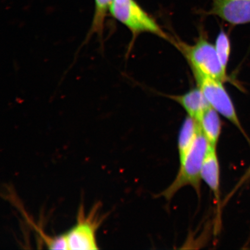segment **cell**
Here are the masks:
<instances>
[{
	"instance_id": "cell-10",
	"label": "cell",
	"mask_w": 250,
	"mask_h": 250,
	"mask_svg": "<svg viewBox=\"0 0 250 250\" xmlns=\"http://www.w3.org/2000/svg\"><path fill=\"white\" fill-rule=\"evenodd\" d=\"M200 131L201 127L198 122L187 116L181 127L178 137L177 148L180 162L185 158L190 151Z\"/></svg>"
},
{
	"instance_id": "cell-8",
	"label": "cell",
	"mask_w": 250,
	"mask_h": 250,
	"mask_svg": "<svg viewBox=\"0 0 250 250\" xmlns=\"http://www.w3.org/2000/svg\"><path fill=\"white\" fill-rule=\"evenodd\" d=\"M168 97L185 109L188 116L197 121H199L205 112L211 107L204 94L198 86L183 95Z\"/></svg>"
},
{
	"instance_id": "cell-12",
	"label": "cell",
	"mask_w": 250,
	"mask_h": 250,
	"mask_svg": "<svg viewBox=\"0 0 250 250\" xmlns=\"http://www.w3.org/2000/svg\"><path fill=\"white\" fill-rule=\"evenodd\" d=\"M250 179V166L247 169L245 172V173L243 175L241 179H240L235 186L234 188V189L231 191L230 194L228 195V198L226 199V202H227V201L229 200L231 197L234 194V193L236 192V190L239 188L240 187H241L243 184H245L247 181Z\"/></svg>"
},
{
	"instance_id": "cell-5",
	"label": "cell",
	"mask_w": 250,
	"mask_h": 250,
	"mask_svg": "<svg viewBox=\"0 0 250 250\" xmlns=\"http://www.w3.org/2000/svg\"><path fill=\"white\" fill-rule=\"evenodd\" d=\"M102 221L99 205L94 206L87 214L81 205L78 210L76 224L65 233L69 250L98 249L96 234Z\"/></svg>"
},
{
	"instance_id": "cell-7",
	"label": "cell",
	"mask_w": 250,
	"mask_h": 250,
	"mask_svg": "<svg viewBox=\"0 0 250 250\" xmlns=\"http://www.w3.org/2000/svg\"><path fill=\"white\" fill-rule=\"evenodd\" d=\"M208 14L233 25L250 23V0H211Z\"/></svg>"
},
{
	"instance_id": "cell-2",
	"label": "cell",
	"mask_w": 250,
	"mask_h": 250,
	"mask_svg": "<svg viewBox=\"0 0 250 250\" xmlns=\"http://www.w3.org/2000/svg\"><path fill=\"white\" fill-rule=\"evenodd\" d=\"M109 13L130 30L133 36L132 42L140 34L145 33L169 40V37L154 19L146 13L134 0H112Z\"/></svg>"
},
{
	"instance_id": "cell-1",
	"label": "cell",
	"mask_w": 250,
	"mask_h": 250,
	"mask_svg": "<svg viewBox=\"0 0 250 250\" xmlns=\"http://www.w3.org/2000/svg\"><path fill=\"white\" fill-rule=\"evenodd\" d=\"M209 146L210 145L201 129L190 151L180 162L179 170L173 182L156 195L157 198L162 197L170 201L181 189L187 186L192 187L198 198H201L202 170Z\"/></svg>"
},
{
	"instance_id": "cell-3",
	"label": "cell",
	"mask_w": 250,
	"mask_h": 250,
	"mask_svg": "<svg viewBox=\"0 0 250 250\" xmlns=\"http://www.w3.org/2000/svg\"><path fill=\"white\" fill-rule=\"evenodd\" d=\"M177 46L189 62L193 73L223 83L228 81L227 71L221 64L215 45L207 39L201 37L195 44L180 42Z\"/></svg>"
},
{
	"instance_id": "cell-4",
	"label": "cell",
	"mask_w": 250,
	"mask_h": 250,
	"mask_svg": "<svg viewBox=\"0 0 250 250\" xmlns=\"http://www.w3.org/2000/svg\"><path fill=\"white\" fill-rule=\"evenodd\" d=\"M197 86L199 87L210 104L218 113L230 122L242 133L250 143L248 135L240 123L234 106L223 82L197 73H193Z\"/></svg>"
},
{
	"instance_id": "cell-11",
	"label": "cell",
	"mask_w": 250,
	"mask_h": 250,
	"mask_svg": "<svg viewBox=\"0 0 250 250\" xmlns=\"http://www.w3.org/2000/svg\"><path fill=\"white\" fill-rule=\"evenodd\" d=\"M215 49L224 69L227 71L230 54V42L229 37L224 30H221L217 37Z\"/></svg>"
},
{
	"instance_id": "cell-9",
	"label": "cell",
	"mask_w": 250,
	"mask_h": 250,
	"mask_svg": "<svg viewBox=\"0 0 250 250\" xmlns=\"http://www.w3.org/2000/svg\"><path fill=\"white\" fill-rule=\"evenodd\" d=\"M198 122L209 145L211 147L217 148L222 130L220 114L210 107L205 112Z\"/></svg>"
},
{
	"instance_id": "cell-6",
	"label": "cell",
	"mask_w": 250,
	"mask_h": 250,
	"mask_svg": "<svg viewBox=\"0 0 250 250\" xmlns=\"http://www.w3.org/2000/svg\"><path fill=\"white\" fill-rule=\"evenodd\" d=\"M202 181L207 184L213 193L215 204L217 205L215 230L218 231L221 224V207L220 193V167L219 163L217 148L209 146L203 162L202 170Z\"/></svg>"
}]
</instances>
